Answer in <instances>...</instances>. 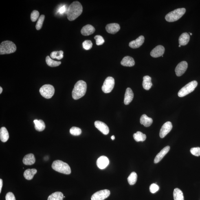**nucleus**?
Instances as JSON below:
<instances>
[{"label": "nucleus", "instance_id": "obj_29", "mask_svg": "<svg viewBox=\"0 0 200 200\" xmlns=\"http://www.w3.org/2000/svg\"><path fill=\"white\" fill-rule=\"evenodd\" d=\"M133 137L137 142H143L146 140V136L145 134H143L141 132L137 131L136 133L134 134Z\"/></svg>", "mask_w": 200, "mask_h": 200}, {"label": "nucleus", "instance_id": "obj_33", "mask_svg": "<svg viewBox=\"0 0 200 200\" xmlns=\"http://www.w3.org/2000/svg\"><path fill=\"white\" fill-rule=\"evenodd\" d=\"M63 51H53L51 53L50 56L52 59H57L58 60L62 59L63 57Z\"/></svg>", "mask_w": 200, "mask_h": 200}, {"label": "nucleus", "instance_id": "obj_22", "mask_svg": "<svg viewBox=\"0 0 200 200\" xmlns=\"http://www.w3.org/2000/svg\"><path fill=\"white\" fill-rule=\"evenodd\" d=\"M153 123V120L145 114L143 115L140 118V123L145 127H149Z\"/></svg>", "mask_w": 200, "mask_h": 200}, {"label": "nucleus", "instance_id": "obj_16", "mask_svg": "<svg viewBox=\"0 0 200 200\" xmlns=\"http://www.w3.org/2000/svg\"><path fill=\"white\" fill-rule=\"evenodd\" d=\"M106 29L109 34H114L118 32L120 29V27L118 24L112 23L106 25Z\"/></svg>", "mask_w": 200, "mask_h": 200}, {"label": "nucleus", "instance_id": "obj_42", "mask_svg": "<svg viewBox=\"0 0 200 200\" xmlns=\"http://www.w3.org/2000/svg\"><path fill=\"white\" fill-rule=\"evenodd\" d=\"M67 8H66V6L65 5H63V6H61L60 8L58 10V13H59L60 14H63L65 13L66 11H67Z\"/></svg>", "mask_w": 200, "mask_h": 200}, {"label": "nucleus", "instance_id": "obj_30", "mask_svg": "<svg viewBox=\"0 0 200 200\" xmlns=\"http://www.w3.org/2000/svg\"><path fill=\"white\" fill-rule=\"evenodd\" d=\"M173 195L174 200H184L183 192L179 188H175L174 190Z\"/></svg>", "mask_w": 200, "mask_h": 200}, {"label": "nucleus", "instance_id": "obj_6", "mask_svg": "<svg viewBox=\"0 0 200 200\" xmlns=\"http://www.w3.org/2000/svg\"><path fill=\"white\" fill-rule=\"evenodd\" d=\"M198 85V82L194 80L186 84V85L181 89L178 93L179 97H183L194 91Z\"/></svg>", "mask_w": 200, "mask_h": 200}, {"label": "nucleus", "instance_id": "obj_39", "mask_svg": "<svg viewBox=\"0 0 200 200\" xmlns=\"http://www.w3.org/2000/svg\"><path fill=\"white\" fill-rule=\"evenodd\" d=\"M190 152L193 155L199 157L200 156V148L196 147L193 148L191 149Z\"/></svg>", "mask_w": 200, "mask_h": 200}, {"label": "nucleus", "instance_id": "obj_40", "mask_svg": "<svg viewBox=\"0 0 200 200\" xmlns=\"http://www.w3.org/2000/svg\"><path fill=\"white\" fill-rule=\"evenodd\" d=\"M159 186L155 183H152L150 185L149 189L150 192L152 194L155 193L159 190Z\"/></svg>", "mask_w": 200, "mask_h": 200}, {"label": "nucleus", "instance_id": "obj_2", "mask_svg": "<svg viewBox=\"0 0 200 200\" xmlns=\"http://www.w3.org/2000/svg\"><path fill=\"white\" fill-rule=\"evenodd\" d=\"M87 89V84L83 80H80L75 84L72 92V98L78 100L85 95Z\"/></svg>", "mask_w": 200, "mask_h": 200}, {"label": "nucleus", "instance_id": "obj_34", "mask_svg": "<svg viewBox=\"0 0 200 200\" xmlns=\"http://www.w3.org/2000/svg\"><path fill=\"white\" fill-rule=\"evenodd\" d=\"M45 18V16L43 14H42L40 16L36 25V28L37 30H39L41 29Z\"/></svg>", "mask_w": 200, "mask_h": 200}, {"label": "nucleus", "instance_id": "obj_27", "mask_svg": "<svg viewBox=\"0 0 200 200\" xmlns=\"http://www.w3.org/2000/svg\"><path fill=\"white\" fill-rule=\"evenodd\" d=\"M35 124V129L38 131L41 132L43 131L45 128V124L43 120H35L34 121Z\"/></svg>", "mask_w": 200, "mask_h": 200}, {"label": "nucleus", "instance_id": "obj_5", "mask_svg": "<svg viewBox=\"0 0 200 200\" xmlns=\"http://www.w3.org/2000/svg\"><path fill=\"white\" fill-rule=\"evenodd\" d=\"M184 8H179L169 13L165 16V19L169 22H173L178 20L184 15L186 12Z\"/></svg>", "mask_w": 200, "mask_h": 200}, {"label": "nucleus", "instance_id": "obj_13", "mask_svg": "<svg viewBox=\"0 0 200 200\" xmlns=\"http://www.w3.org/2000/svg\"><path fill=\"white\" fill-rule=\"evenodd\" d=\"M109 159L105 156H102L97 160L96 164L98 167L101 169H103L107 167L109 165Z\"/></svg>", "mask_w": 200, "mask_h": 200}, {"label": "nucleus", "instance_id": "obj_35", "mask_svg": "<svg viewBox=\"0 0 200 200\" xmlns=\"http://www.w3.org/2000/svg\"><path fill=\"white\" fill-rule=\"evenodd\" d=\"M70 133L73 135L79 136L81 134L82 131L80 128L73 127L70 130Z\"/></svg>", "mask_w": 200, "mask_h": 200}, {"label": "nucleus", "instance_id": "obj_8", "mask_svg": "<svg viewBox=\"0 0 200 200\" xmlns=\"http://www.w3.org/2000/svg\"><path fill=\"white\" fill-rule=\"evenodd\" d=\"M115 84V80L113 77L109 76L105 79L103 85L102 89L104 93L111 92Z\"/></svg>", "mask_w": 200, "mask_h": 200}, {"label": "nucleus", "instance_id": "obj_43", "mask_svg": "<svg viewBox=\"0 0 200 200\" xmlns=\"http://www.w3.org/2000/svg\"><path fill=\"white\" fill-rule=\"evenodd\" d=\"M3 186V181L1 179H0V193H1L2 189Z\"/></svg>", "mask_w": 200, "mask_h": 200}, {"label": "nucleus", "instance_id": "obj_1", "mask_svg": "<svg viewBox=\"0 0 200 200\" xmlns=\"http://www.w3.org/2000/svg\"><path fill=\"white\" fill-rule=\"evenodd\" d=\"M83 8L81 3L78 1L71 3L67 8V15L70 21H74L82 13Z\"/></svg>", "mask_w": 200, "mask_h": 200}, {"label": "nucleus", "instance_id": "obj_37", "mask_svg": "<svg viewBox=\"0 0 200 200\" xmlns=\"http://www.w3.org/2000/svg\"><path fill=\"white\" fill-rule=\"evenodd\" d=\"M39 16V13L38 11L34 10L33 11L32 13L31 14V21L33 22H35L37 21L38 19Z\"/></svg>", "mask_w": 200, "mask_h": 200}, {"label": "nucleus", "instance_id": "obj_46", "mask_svg": "<svg viewBox=\"0 0 200 200\" xmlns=\"http://www.w3.org/2000/svg\"><path fill=\"white\" fill-rule=\"evenodd\" d=\"M190 35H192V33H190Z\"/></svg>", "mask_w": 200, "mask_h": 200}, {"label": "nucleus", "instance_id": "obj_14", "mask_svg": "<svg viewBox=\"0 0 200 200\" xmlns=\"http://www.w3.org/2000/svg\"><path fill=\"white\" fill-rule=\"evenodd\" d=\"M165 50L164 47L162 46H157L151 51L150 55L153 58L159 57L164 54Z\"/></svg>", "mask_w": 200, "mask_h": 200}, {"label": "nucleus", "instance_id": "obj_41", "mask_svg": "<svg viewBox=\"0 0 200 200\" xmlns=\"http://www.w3.org/2000/svg\"><path fill=\"white\" fill-rule=\"evenodd\" d=\"M6 200H16L15 196L11 192H8L5 196Z\"/></svg>", "mask_w": 200, "mask_h": 200}, {"label": "nucleus", "instance_id": "obj_15", "mask_svg": "<svg viewBox=\"0 0 200 200\" xmlns=\"http://www.w3.org/2000/svg\"><path fill=\"white\" fill-rule=\"evenodd\" d=\"M145 38L143 36H139L136 39L132 41L129 43V46L131 48L136 49L138 48L144 43Z\"/></svg>", "mask_w": 200, "mask_h": 200}, {"label": "nucleus", "instance_id": "obj_32", "mask_svg": "<svg viewBox=\"0 0 200 200\" xmlns=\"http://www.w3.org/2000/svg\"><path fill=\"white\" fill-rule=\"evenodd\" d=\"M137 176L135 172H132L129 177L128 178V183L130 185H133L136 183L137 180Z\"/></svg>", "mask_w": 200, "mask_h": 200}, {"label": "nucleus", "instance_id": "obj_4", "mask_svg": "<svg viewBox=\"0 0 200 200\" xmlns=\"http://www.w3.org/2000/svg\"><path fill=\"white\" fill-rule=\"evenodd\" d=\"M16 49L15 44L12 42L10 41H3L0 45V54H12L15 52Z\"/></svg>", "mask_w": 200, "mask_h": 200}, {"label": "nucleus", "instance_id": "obj_28", "mask_svg": "<svg viewBox=\"0 0 200 200\" xmlns=\"http://www.w3.org/2000/svg\"><path fill=\"white\" fill-rule=\"evenodd\" d=\"M64 196L62 192H56L49 196L47 200H63Z\"/></svg>", "mask_w": 200, "mask_h": 200}, {"label": "nucleus", "instance_id": "obj_23", "mask_svg": "<svg viewBox=\"0 0 200 200\" xmlns=\"http://www.w3.org/2000/svg\"><path fill=\"white\" fill-rule=\"evenodd\" d=\"M190 40V36L188 33H183L180 36L179 39V45L185 46L188 44Z\"/></svg>", "mask_w": 200, "mask_h": 200}, {"label": "nucleus", "instance_id": "obj_47", "mask_svg": "<svg viewBox=\"0 0 200 200\" xmlns=\"http://www.w3.org/2000/svg\"><path fill=\"white\" fill-rule=\"evenodd\" d=\"M181 47V46L180 45H179V47Z\"/></svg>", "mask_w": 200, "mask_h": 200}, {"label": "nucleus", "instance_id": "obj_21", "mask_svg": "<svg viewBox=\"0 0 200 200\" xmlns=\"http://www.w3.org/2000/svg\"><path fill=\"white\" fill-rule=\"evenodd\" d=\"M121 64L124 67H132L135 65V62L133 58L129 56L124 57L123 59Z\"/></svg>", "mask_w": 200, "mask_h": 200}, {"label": "nucleus", "instance_id": "obj_36", "mask_svg": "<svg viewBox=\"0 0 200 200\" xmlns=\"http://www.w3.org/2000/svg\"><path fill=\"white\" fill-rule=\"evenodd\" d=\"M93 44L90 40H86L82 43L83 48L86 50H89L92 48Z\"/></svg>", "mask_w": 200, "mask_h": 200}, {"label": "nucleus", "instance_id": "obj_10", "mask_svg": "<svg viewBox=\"0 0 200 200\" xmlns=\"http://www.w3.org/2000/svg\"><path fill=\"white\" fill-rule=\"evenodd\" d=\"M172 128V123L170 122H167L163 124L160 131L159 136L161 138H164L169 132L171 131Z\"/></svg>", "mask_w": 200, "mask_h": 200}, {"label": "nucleus", "instance_id": "obj_26", "mask_svg": "<svg viewBox=\"0 0 200 200\" xmlns=\"http://www.w3.org/2000/svg\"><path fill=\"white\" fill-rule=\"evenodd\" d=\"M9 138V133L6 128L2 127L0 129V139L2 142H5Z\"/></svg>", "mask_w": 200, "mask_h": 200}, {"label": "nucleus", "instance_id": "obj_9", "mask_svg": "<svg viewBox=\"0 0 200 200\" xmlns=\"http://www.w3.org/2000/svg\"><path fill=\"white\" fill-rule=\"evenodd\" d=\"M110 194V191L109 190L99 191L93 194L91 197V200H104L109 197Z\"/></svg>", "mask_w": 200, "mask_h": 200}, {"label": "nucleus", "instance_id": "obj_3", "mask_svg": "<svg viewBox=\"0 0 200 200\" xmlns=\"http://www.w3.org/2000/svg\"><path fill=\"white\" fill-rule=\"evenodd\" d=\"M53 169L55 171L66 175H69L71 173L70 167L67 163L61 161L56 160L53 162L52 165Z\"/></svg>", "mask_w": 200, "mask_h": 200}, {"label": "nucleus", "instance_id": "obj_19", "mask_svg": "<svg viewBox=\"0 0 200 200\" xmlns=\"http://www.w3.org/2000/svg\"><path fill=\"white\" fill-rule=\"evenodd\" d=\"M95 29L94 27L91 25H87L82 27L81 33L84 36H89L94 33Z\"/></svg>", "mask_w": 200, "mask_h": 200}, {"label": "nucleus", "instance_id": "obj_18", "mask_svg": "<svg viewBox=\"0 0 200 200\" xmlns=\"http://www.w3.org/2000/svg\"><path fill=\"white\" fill-rule=\"evenodd\" d=\"M134 96V94L132 90L129 88L126 89L125 95H124V103L126 105H128L132 100Z\"/></svg>", "mask_w": 200, "mask_h": 200}, {"label": "nucleus", "instance_id": "obj_11", "mask_svg": "<svg viewBox=\"0 0 200 200\" xmlns=\"http://www.w3.org/2000/svg\"><path fill=\"white\" fill-rule=\"evenodd\" d=\"M188 66V63L185 61L181 62L178 64L175 69L177 76H180L184 74L186 71Z\"/></svg>", "mask_w": 200, "mask_h": 200}, {"label": "nucleus", "instance_id": "obj_31", "mask_svg": "<svg viewBox=\"0 0 200 200\" xmlns=\"http://www.w3.org/2000/svg\"><path fill=\"white\" fill-rule=\"evenodd\" d=\"M46 62L47 65L51 67H58L61 63V62L55 61L52 60L49 56H47L46 58Z\"/></svg>", "mask_w": 200, "mask_h": 200}, {"label": "nucleus", "instance_id": "obj_45", "mask_svg": "<svg viewBox=\"0 0 200 200\" xmlns=\"http://www.w3.org/2000/svg\"><path fill=\"white\" fill-rule=\"evenodd\" d=\"M2 92V88L1 87H0V94H1Z\"/></svg>", "mask_w": 200, "mask_h": 200}, {"label": "nucleus", "instance_id": "obj_17", "mask_svg": "<svg viewBox=\"0 0 200 200\" xmlns=\"http://www.w3.org/2000/svg\"><path fill=\"white\" fill-rule=\"evenodd\" d=\"M170 149L169 146H167L163 148L161 152L158 153L154 159V163L157 164L162 160L165 156L167 153Z\"/></svg>", "mask_w": 200, "mask_h": 200}, {"label": "nucleus", "instance_id": "obj_25", "mask_svg": "<svg viewBox=\"0 0 200 200\" xmlns=\"http://www.w3.org/2000/svg\"><path fill=\"white\" fill-rule=\"evenodd\" d=\"M37 172V170L35 169H27L25 170L23 173V176L25 178L28 180H31L34 178V176Z\"/></svg>", "mask_w": 200, "mask_h": 200}, {"label": "nucleus", "instance_id": "obj_44", "mask_svg": "<svg viewBox=\"0 0 200 200\" xmlns=\"http://www.w3.org/2000/svg\"><path fill=\"white\" fill-rule=\"evenodd\" d=\"M111 138L112 140L113 141L114 140H115V136H114V135L112 136L111 137Z\"/></svg>", "mask_w": 200, "mask_h": 200}, {"label": "nucleus", "instance_id": "obj_20", "mask_svg": "<svg viewBox=\"0 0 200 200\" xmlns=\"http://www.w3.org/2000/svg\"><path fill=\"white\" fill-rule=\"evenodd\" d=\"M23 162L24 164L27 165H31L34 164L35 162V158L34 154L29 153L25 155L23 157Z\"/></svg>", "mask_w": 200, "mask_h": 200}, {"label": "nucleus", "instance_id": "obj_24", "mask_svg": "<svg viewBox=\"0 0 200 200\" xmlns=\"http://www.w3.org/2000/svg\"><path fill=\"white\" fill-rule=\"evenodd\" d=\"M142 86L146 90H149L151 88L152 86L151 77L149 76H145L143 77Z\"/></svg>", "mask_w": 200, "mask_h": 200}, {"label": "nucleus", "instance_id": "obj_7", "mask_svg": "<svg viewBox=\"0 0 200 200\" xmlns=\"http://www.w3.org/2000/svg\"><path fill=\"white\" fill-rule=\"evenodd\" d=\"M55 89L53 86L49 84L44 85L39 90L42 96L46 99H50L54 95Z\"/></svg>", "mask_w": 200, "mask_h": 200}, {"label": "nucleus", "instance_id": "obj_38", "mask_svg": "<svg viewBox=\"0 0 200 200\" xmlns=\"http://www.w3.org/2000/svg\"><path fill=\"white\" fill-rule=\"evenodd\" d=\"M94 39L96 41V44L100 46L103 44L104 43V40L103 38L100 35L95 36Z\"/></svg>", "mask_w": 200, "mask_h": 200}, {"label": "nucleus", "instance_id": "obj_12", "mask_svg": "<svg viewBox=\"0 0 200 200\" xmlns=\"http://www.w3.org/2000/svg\"><path fill=\"white\" fill-rule=\"evenodd\" d=\"M95 126L99 131L104 135H107L109 133V127L104 123L100 121H96L95 122Z\"/></svg>", "mask_w": 200, "mask_h": 200}]
</instances>
